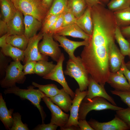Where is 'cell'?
<instances>
[{"label": "cell", "instance_id": "obj_1", "mask_svg": "<svg viewBox=\"0 0 130 130\" xmlns=\"http://www.w3.org/2000/svg\"><path fill=\"white\" fill-rule=\"evenodd\" d=\"M64 73L74 78L78 83L81 91L87 90L89 83V74L79 56L73 60L70 59L67 62Z\"/></svg>", "mask_w": 130, "mask_h": 130}, {"label": "cell", "instance_id": "obj_2", "mask_svg": "<svg viewBox=\"0 0 130 130\" xmlns=\"http://www.w3.org/2000/svg\"><path fill=\"white\" fill-rule=\"evenodd\" d=\"M33 85H30L27 87V89H22L15 85L5 89L4 93L5 94H13L19 96L22 99H27L29 101L38 109L41 115L42 123H43L46 115L40 103L45 94L39 89H35Z\"/></svg>", "mask_w": 130, "mask_h": 130}, {"label": "cell", "instance_id": "obj_3", "mask_svg": "<svg viewBox=\"0 0 130 130\" xmlns=\"http://www.w3.org/2000/svg\"><path fill=\"white\" fill-rule=\"evenodd\" d=\"M16 9L23 14L32 16L42 23L48 11L42 0H11Z\"/></svg>", "mask_w": 130, "mask_h": 130}, {"label": "cell", "instance_id": "obj_4", "mask_svg": "<svg viewBox=\"0 0 130 130\" xmlns=\"http://www.w3.org/2000/svg\"><path fill=\"white\" fill-rule=\"evenodd\" d=\"M123 108L112 104L103 98L95 97L86 101H82L79 109L78 120L85 119L87 114L91 110H110L116 111Z\"/></svg>", "mask_w": 130, "mask_h": 130}, {"label": "cell", "instance_id": "obj_5", "mask_svg": "<svg viewBox=\"0 0 130 130\" xmlns=\"http://www.w3.org/2000/svg\"><path fill=\"white\" fill-rule=\"evenodd\" d=\"M23 68L20 61L11 62L6 69L5 77L0 81L1 87L7 89L16 85V83L23 84L26 79Z\"/></svg>", "mask_w": 130, "mask_h": 130}, {"label": "cell", "instance_id": "obj_6", "mask_svg": "<svg viewBox=\"0 0 130 130\" xmlns=\"http://www.w3.org/2000/svg\"><path fill=\"white\" fill-rule=\"evenodd\" d=\"M53 34L50 33H43L42 40L38 44V49L41 54L49 56L53 60L57 62L62 53L59 45L54 40Z\"/></svg>", "mask_w": 130, "mask_h": 130}, {"label": "cell", "instance_id": "obj_7", "mask_svg": "<svg viewBox=\"0 0 130 130\" xmlns=\"http://www.w3.org/2000/svg\"><path fill=\"white\" fill-rule=\"evenodd\" d=\"M43 35V33L41 32L29 39L27 46L24 51L25 58L23 63L24 65L30 61L48 60V56L41 53L38 49V44Z\"/></svg>", "mask_w": 130, "mask_h": 130}, {"label": "cell", "instance_id": "obj_8", "mask_svg": "<svg viewBox=\"0 0 130 130\" xmlns=\"http://www.w3.org/2000/svg\"><path fill=\"white\" fill-rule=\"evenodd\" d=\"M65 59L63 54H62L55 67L48 74L43 77V79L55 81L60 84L65 91L73 99L75 96L74 92L70 88L65 77L63 70V64Z\"/></svg>", "mask_w": 130, "mask_h": 130}, {"label": "cell", "instance_id": "obj_9", "mask_svg": "<svg viewBox=\"0 0 130 130\" xmlns=\"http://www.w3.org/2000/svg\"><path fill=\"white\" fill-rule=\"evenodd\" d=\"M42 99L51 112L50 123L57 125L60 128L64 127L68 121L70 115L62 111L61 109L54 104L45 94Z\"/></svg>", "mask_w": 130, "mask_h": 130}, {"label": "cell", "instance_id": "obj_10", "mask_svg": "<svg viewBox=\"0 0 130 130\" xmlns=\"http://www.w3.org/2000/svg\"><path fill=\"white\" fill-rule=\"evenodd\" d=\"M94 130H128L130 129L127 124L116 115L111 120L100 122L94 119L88 121Z\"/></svg>", "mask_w": 130, "mask_h": 130}, {"label": "cell", "instance_id": "obj_11", "mask_svg": "<svg viewBox=\"0 0 130 130\" xmlns=\"http://www.w3.org/2000/svg\"><path fill=\"white\" fill-rule=\"evenodd\" d=\"M87 90L81 91L79 88L76 89L75 92V96L72 100L70 111V114L68 121L63 127L72 125L79 127L78 124L79 109L81 103L87 95Z\"/></svg>", "mask_w": 130, "mask_h": 130}, {"label": "cell", "instance_id": "obj_12", "mask_svg": "<svg viewBox=\"0 0 130 130\" xmlns=\"http://www.w3.org/2000/svg\"><path fill=\"white\" fill-rule=\"evenodd\" d=\"M86 96L83 101H86L96 97L104 98L112 104L117 106L113 98L106 92L104 86L97 82L90 76Z\"/></svg>", "mask_w": 130, "mask_h": 130}, {"label": "cell", "instance_id": "obj_13", "mask_svg": "<svg viewBox=\"0 0 130 130\" xmlns=\"http://www.w3.org/2000/svg\"><path fill=\"white\" fill-rule=\"evenodd\" d=\"M53 37L55 40L60 43L59 46L62 47L69 55L70 59L75 60L77 57L74 54V52L78 47L82 46H87L89 40L81 41H72L67 38L65 36L60 35L56 33L53 34Z\"/></svg>", "mask_w": 130, "mask_h": 130}, {"label": "cell", "instance_id": "obj_14", "mask_svg": "<svg viewBox=\"0 0 130 130\" xmlns=\"http://www.w3.org/2000/svg\"><path fill=\"white\" fill-rule=\"evenodd\" d=\"M107 83L115 90L130 91V85L121 68L116 72H110Z\"/></svg>", "mask_w": 130, "mask_h": 130}, {"label": "cell", "instance_id": "obj_15", "mask_svg": "<svg viewBox=\"0 0 130 130\" xmlns=\"http://www.w3.org/2000/svg\"><path fill=\"white\" fill-rule=\"evenodd\" d=\"M23 14L17 10L13 17L6 22L9 36L24 34L25 26Z\"/></svg>", "mask_w": 130, "mask_h": 130}, {"label": "cell", "instance_id": "obj_16", "mask_svg": "<svg viewBox=\"0 0 130 130\" xmlns=\"http://www.w3.org/2000/svg\"><path fill=\"white\" fill-rule=\"evenodd\" d=\"M125 56L122 53L115 42L111 46L110 49L109 62L110 72H117L120 69Z\"/></svg>", "mask_w": 130, "mask_h": 130}, {"label": "cell", "instance_id": "obj_17", "mask_svg": "<svg viewBox=\"0 0 130 130\" xmlns=\"http://www.w3.org/2000/svg\"><path fill=\"white\" fill-rule=\"evenodd\" d=\"M24 15V35L29 39L36 34L38 31L42 26V22L32 16L28 15Z\"/></svg>", "mask_w": 130, "mask_h": 130}, {"label": "cell", "instance_id": "obj_18", "mask_svg": "<svg viewBox=\"0 0 130 130\" xmlns=\"http://www.w3.org/2000/svg\"><path fill=\"white\" fill-rule=\"evenodd\" d=\"M55 33L60 35L79 38L85 40H89L91 37L75 23L68 25Z\"/></svg>", "mask_w": 130, "mask_h": 130}, {"label": "cell", "instance_id": "obj_19", "mask_svg": "<svg viewBox=\"0 0 130 130\" xmlns=\"http://www.w3.org/2000/svg\"><path fill=\"white\" fill-rule=\"evenodd\" d=\"M60 89L58 94L50 99L62 110L65 112H68L70 111L72 100L70 95L63 88Z\"/></svg>", "mask_w": 130, "mask_h": 130}, {"label": "cell", "instance_id": "obj_20", "mask_svg": "<svg viewBox=\"0 0 130 130\" xmlns=\"http://www.w3.org/2000/svg\"><path fill=\"white\" fill-rule=\"evenodd\" d=\"M76 23L84 32L90 36L92 34L93 23L91 7H87L83 14L77 18Z\"/></svg>", "mask_w": 130, "mask_h": 130}, {"label": "cell", "instance_id": "obj_21", "mask_svg": "<svg viewBox=\"0 0 130 130\" xmlns=\"http://www.w3.org/2000/svg\"><path fill=\"white\" fill-rule=\"evenodd\" d=\"M14 110H8L1 93L0 94V119L7 130H10L13 123L12 114Z\"/></svg>", "mask_w": 130, "mask_h": 130}, {"label": "cell", "instance_id": "obj_22", "mask_svg": "<svg viewBox=\"0 0 130 130\" xmlns=\"http://www.w3.org/2000/svg\"><path fill=\"white\" fill-rule=\"evenodd\" d=\"M1 19L7 22L14 16L17 10L11 0H0Z\"/></svg>", "mask_w": 130, "mask_h": 130}, {"label": "cell", "instance_id": "obj_23", "mask_svg": "<svg viewBox=\"0 0 130 130\" xmlns=\"http://www.w3.org/2000/svg\"><path fill=\"white\" fill-rule=\"evenodd\" d=\"M88 7L84 0H68V11L73 14L77 18L84 13Z\"/></svg>", "mask_w": 130, "mask_h": 130}, {"label": "cell", "instance_id": "obj_24", "mask_svg": "<svg viewBox=\"0 0 130 130\" xmlns=\"http://www.w3.org/2000/svg\"><path fill=\"white\" fill-rule=\"evenodd\" d=\"M0 51L5 56L10 57L15 61L23 62L25 58L24 51L7 44L1 48Z\"/></svg>", "mask_w": 130, "mask_h": 130}, {"label": "cell", "instance_id": "obj_25", "mask_svg": "<svg viewBox=\"0 0 130 130\" xmlns=\"http://www.w3.org/2000/svg\"><path fill=\"white\" fill-rule=\"evenodd\" d=\"M68 0H54L43 21L52 15L60 14L68 11Z\"/></svg>", "mask_w": 130, "mask_h": 130}, {"label": "cell", "instance_id": "obj_26", "mask_svg": "<svg viewBox=\"0 0 130 130\" xmlns=\"http://www.w3.org/2000/svg\"><path fill=\"white\" fill-rule=\"evenodd\" d=\"M6 40L7 44L24 51L27 46L29 39L24 34L14 35L8 36Z\"/></svg>", "mask_w": 130, "mask_h": 130}, {"label": "cell", "instance_id": "obj_27", "mask_svg": "<svg viewBox=\"0 0 130 130\" xmlns=\"http://www.w3.org/2000/svg\"><path fill=\"white\" fill-rule=\"evenodd\" d=\"M56 65L52 62L40 60L37 62L35 67L34 73L43 77L50 73L55 67Z\"/></svg>", "mask_w": 130, "mask_h": 130}, {"label": "cell", "instance_id": "obj_28", "mask_svg": "<svg viewBox=\"0 0 130 130\" xmlns=\"http://www.w3.org/2000/svg\"><path fill=\"white\" fill-rule=\"evenodd\" d=\"M117 26L120 28L130 25V7L113 12Z\"/></svg>", "mask_w": 130, "mask_h": 130}, {"label": "cell", "instance_id": "obj_29", "mask_svg": "<svg viewBox=\"0 0 130 130\" xmlns=\"http://www.w3.org/2000/svg\"><path fill=\"white\" fill-rule=\"evenodd\" d=\"M115 37L119 46L122 53L125 57L128 56L130 48V43L125 39L121 32L120 27L118 26L115 31Z\"/></svg>", "mask_w": 130, "mask_h": 130}, {"label": "cell", "instance_id": "obj_30", "mask_svg": "<svg viewBox=\"0 0 130 130\" xmlns=\"http://www.w3.org/2000/svg\"><path fill=\"white\" fill-rule=\"evenodd\" d=\"M32 85L43 92L46 96L51 98L58 94L60 91L57 86L53 84L45 85L39 84L34 82H32Z\"/></svg>", "mask_w": 130, "mask_h": 130}, {"label": "cell", "instance_id": "obj_31", "mask_svg": "<svg viewBox=\"0 0 130 130\" xmlns=\"http://www.w3.org/2000/svg\"><path fill=\"white\" fill-rule=\"evenodd\" d=\"M107 6L113 12L130 7V0H111Z\"/></svg>", "mask_w": 130, "mask_h": 130}, {"label": "cell", "instance_id": "obj_32", "mask_svg": "<svg viewBox=\"0 0 130 130\" xmlns=\"http://www.w3.org/2000/svg\"><path fill=\"white\" fill-rule=\"evenodd\" d=\"M13 120V125L10 130H28L27 125L24 124L21 120V116L18 112L13 113L12 114Z\"/></svg>", "mask_w": 130, "mask_h": 130}, {"label": "cell", "instance_id": "obj_33", "mask_svg": "<svg viewBox=\"0 0 130 130\" xmlns=\"http://www.w3.org/2000/svg\"><path fill=\"white\" fill-rule=\"evenodd\" d=\"M12 58L5 55L0 51V75L1 78L6 74V69L10 63Z\"/></svg>", "mask_w": 130, "mask_h": 130}, {"label": "cell", "instance_id": "obj_34", "mask_svg": "<svg viewBox=\"0 0 130 130\" xmlns=\"http://www.w3.org/2000/svg\"><path fill=\"white\" fill-rule=\"evenodd\" d=\"M60 14L52 15L43 21L42 22L41 32L43 33H47Z\"/></svg>", "mask_w": 130, "mask_h": 130}, {"label": "cell", "instance_id": "obj_35", "mask_svg": "<svg viewBox=\"0 0 130 130\" xmlns=\"http://www.w3.org/2000/svg\"><path fill=\"white\" fill-rule=\"evenodd\" d=\"M116 115L123 120L130 128V108H123L116 111Z\"/></svg>", "mask_w": 130, "mask_h": 130}, {"label": "cell", "instance_id": "obj_36", "mask_svg": "<svg viewBox=\"0 0 130 130\" xmlns=\"http://www.w3.org/2000/svg\"><path fill=\"white\" fill-rule=\"evenodd\" d=\"M111 93L120 97L122 100L130 108V91H121L115 90Z\"/></svg>", "mask_w": 130, "mask_h": 130}, {"label": "cell", "instance_id": "obj_37", "mask_svg": "<svg viewBox=\"0 0 130 130\" xmlns=\"http://www.w3.org/2000/svg\"><path fill=\"white\" fill-rule=\"evenodd\" d=\"M63 17V28L70 25L76 23L77 18L70 12L68 11L64 13Z\"/></svg>", "mask_w": 130, "mask_h": 130}, {"label": "cell", "instance_id": "obj_38", "mask_svg": "<svg viewBox=\"0 0 130 130\" xmlns=\"http://www.w3.org/2000/svg\"><path fill=\"white\" fill-rule=\"evenodd\" d=\"M63 13L61 14L47 33H56L63 28Z\"/></svg>", "mask_w": 130, "mask_h": 130}, {"label": "cell", "instance_id": "obj_39", "mask_svg": "<svg viewBox=\"0 0 130 130\" xmlns=\"http://www.w3.org/2000/svg\"><path fill=\"white\" fill-rule=\"evenodd\" d=\"M37 62L30 61L24 65H23V71L25 75L34 73V69Z\"/></svg>", "mask_w": 130, "mask_h": 130}, {"label": "cell", "instance_id": "obj_40", "mask_svg": "<svg viewBox=\"0 0 130 130\" xmlns=\"http://www.w3.org/2000/svg\"><path fill=\"white\" fill-rule=\"evenodd\" d=\"M58 126L50 123L47 124L44 123L41 124H39L34 128L32 130H56Z\"/></svg>", "mask_w": 130, "mask_h": 130}, {"label": "cell", "instance_id": "obj_41", "mask_svg": "<svg viewBox=\"0 0 130 130\" xmlns=\"http://www.w3.org/2000/svg\"><path fill=\"white\" fill-rule=\"evenodd\" d=\"M78 125L80 130H94L85 119L78 120Z\"/></svg>", "mask_w": 130, "mask_h": 130}, {"label": "cell", "instance_id": "obj_42", "mask_svg": "<svg viewBox=\"0 0 130 130\" xmlns=\"http://www.w3.org/2000/svg\"><path fill=\"white\" fill-rule=\"evenodd\" d=\"M121 68L122 69L130 87V71L127 67L124 61L122 62Z\"/></svg>", "mask_w": 130, "mask_h": 130}, {"label": "cell", "instance_id": "obj_43", "mask_svg": "<svg viewBox=\"0 0 130 130\" xmlns=\"http://www.w3.org/2000/svg\"><path fill=\"white\" fill-rule=\"evenodd\" d=\"M120 29L124 36L128 39H130V25L126 26L120 27Z\"/></svg>", "mask_w": 130, "mask_h": 130}, {"label": "cell", "instance_id": "obj_44", "mask_svg": "<svg viewBox=\"0 0 130 130\" xmlns=\"http://www.w3.org/2000/svg\"><path fill=\"white\" fill-rule=\"evenodd\" d=\"M7 33V27L6 23L2 19L0 20V37Z\"/></svg>", "mask_w": 130, "mask_h": 130}, {"label": "cell", "instance_id": "obj_45", "mask_svg": "<svg viewBox=\"0 0 130 130\" xmlns=\"http://www.w3.org/2000/svg\"><path fill=\"white\" fill-rule=\"evenodd\" d=\"M84 0L87 4L88 6L91 8L98 4L104 5L99 0Z\"/></svg>", "mask_w": 130, "mask_h": 130}, {"label": "cell", "instance_id": "obj_46", "mask_svg": "<svg viewBox=\"0 0 130 130\" xmlns=\"http://www.w3.org/2000/svg\"><path fill=\"white\" fill-rule=\"evenodd\" d=\"M8 36V34L7 33L0 37V46L1 48L7 44L6 39L7 37Z\"/></svg>", "mask_w": 130, "mask_h": 130}, {"label": "cell", "instance_id": "obj_47", "mask_svg": "<svg viewBox=\"0 0 130 130\" xmlns=\"http://www.w3.org/2000/svg\"><path fill=\"white\" fill-rule=\"evenodd\" d=\"M52 1L53 0H42L43 5L48 11L51 6Z\"/></svg>", "mask_w": 130, "mask_h": 130}, {"label": "cell", "instance_id": "obj_48", "mask_svg": "<svg viewBox=\"0 0 130 130\" xmlns=\"http://www.w3.org/2000/svg\"><path fill=\"white\" fill-rule=\"evenodd\" d=\"M60 130H80L79 127H77L74 125H72L69 126L60 128Z\"/></svg>", "mask_w": 130, "mask_h": 130}, {"label": "cell", "instance_id": "obj_49", "mask_svg": "<svg viewBox=\"0 0 130 130\" xmlns=\"http://www.w3.org/2000/svg\"><path fill=\"white\" fill-rule=\"evenodd\" d=\"M104 5L108 3L110 0H99Z\"/></svg>", "mask_w": 130, "mask_h": 130}, {"label": "cell", "instance_id": "obj_50", "mask_svg": "<svg viewBox=\"0 0 130 130\" xmlns=\"http://www.w3.org/2000/svg\"><path fill=\"white\" fill-rule=\"evenodd\" d=\"M125 65L130 70V60L127 63H125Z\"/></svg>", "mask_w": 130, "mask_h": 130}, {"label": "cell", "instance_id": "obj_51", "mask_svg": "<svg viewBox=\"0 0 130 130\" xmlns=\"http://www.w3.org/2000/svg\"><path fill=\"white\" fill-rule=\"evenodd\" d=\"M129 57L130 58V48L129 51V54L128 55Z\"/></svg>", "mask_w": 130, "mask_h": 130}, {"label": "cell", "instance_id": "obj_52", "mask_svg": "<svg viewBox=\"0 0 130 130\" xmlns=\"http://www.w3.org/2000/svg\"><path fill=\"white\" fill-rule=\"evenodd\" d=\"M128 40L130 43V39H128Z\"/></svg>", "mask_w": 130, "mask_h": 130}]
</instances>
